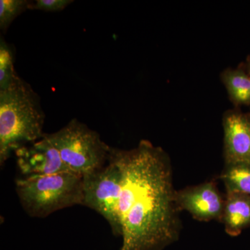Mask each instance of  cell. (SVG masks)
Returning <instances> with one entry per match:
<instances>
[{
    "mask_svg": "<svg viewBox=\"0 0 250 250\" xmlns=\"http://www.w3.org/2000/svg\"><path fill=\"white\" fill-rule=\"evenodd\" d=\"M108 160L122 174L121 250H164L177 241L182 223L167 153L142 140L129 150L111 147Z\"/></svg>",
    "mask_w": 250,
    "mask_h": 250,
    "instance_id": "obj_1",
    "label": "cell"
},
{
    "mask_svg": "<svg viewBox=\"0 0 250 250\" xmlns=\"http://www.w3.org/2000/svg\"><path fill=\"white\" fill-rule=\"evenodd\" d=\"M45 115L39 95L21 77L0 91V164L43 137Z\"/></svg>",
    "mask_w": 250,
    "mask_h": 250,
    "instance_id": "obj_2",
    "label": "cell"
},
{
    "mask_svg": "<svg viewBox=\"0 0 250 250\" xmlns=\"http://www.w3.org/2000/svg\"><path fill=\"white\" fill-rule=\"evenodd\" d=\"M16 190L22 208L33 218L83 205V179L71 172L18 179Z\"/></svg>",
    "mask_w": 250,
    "mask_h": 250,
    "instance_id": "obj_3",
    "label": "cell"
},
{
    "mask_svg": "<svg viewBox=\"0 0 250 250\" xmlns=\"http://www.w3.org/2000/svg\"><path fill=\"white\" fill-rule=\"evenodd\" d=\"M45 136L57 148L70 172L82 177L104 167L108 162L111 147L97 131L77 119Z\"/></svg>",
    "mask_w": 250,
    "mask_h": 250,
    "instance_id": "obj_4",
    "label": "cell"
},
{
    "mask_svg": "<svg viewBox=\"0 0 250 250\" xmlns=\"http://www.w3.org/2000/svg\"><path fill=\"white\" fill-rule=\"evenodd\" d=\"M83 205L100 213L109 224L113 234L121 236L119 205L122 174L118 166L108 160L104 167L82 177Z\"/></svg>",
    "mask_w": 250,
    "mask_h": 250,
    "instance_id": "obj_5",
    "label": "cell"
},
{
    "mask_svg": "<svg viewBox=\"0 0 250 250\" xmlns=\"http://www.w3.org/2000/svg\"><path fill=\"white\" fill-rule=\"evenodd\" d=\"M176 203L180 211L186 210L201 222L221 221L225 199L214 182L187 187L176 191Z\"/></svg>",
    "mask_w": 250,
    "mask_h": 250,
    "instance_id": "obj_6",
    "label": "cell"
},
{
    "mask_svg": "<svg viewBox=\"0 0 250 250\" xmlns=\"http://www.w3.org/2000/svg\"><path fill=\"white\" fill-rule=\"evenodd\" d=\"M17 165L24 177L70 172L57 148L45 137L15 152Z\"/></svg>",
    "mask_w": 250,
    "mask_h": 250,
    "instance_id": "obj_7",
    "label": "cell"
},
{
    "mask_svg": "<svg viewBox=\"0 0 250 250\" xmlns=\"http://www.w3.org/2000/svg\"><path fill=\"white\" fill-rule=\"evenodd\" d=\"M225 164H250V116L238 109L223 116Z\"/></svg>",
    "mask_w": 250,
    "mask_h": 250,
    "instance_id": "obj_8",
    "label": "cell"
},
{
    "mask_svg": "<svg viewBox=\"0 0 250 250\" xmlns=\"http://www.w3.org/2000/svg\"><path fill=\"white\" fill-rule=\"evenodd\" d=\"M221 223L231 236L241 234L250 228V195L239 192H227Z\"/></svg>",
    "mask_w": 250,
    "mask_h": 250,
    "instance_id": "obj_9",
    "label": "cell"
},
{
    "mask_svg": "<svg viewBox=\"0 0 250 250\" xmlns=\"http://www.w3.org/2000/svg\"><path fill=\"white\" fill-rule=\"evenodd\" d=\"M220 77L235 106H250V75L246 68L226 69Z\"/></svg>",
    "mask_w": 250,
    "mask_h": 250,
    "instance_id": "obj_10",
    "label": "cell"
},
{
    "mask_svg": "<svg viewBox=\"0 0 250 250\" xmlns=\"http://www.w3.org/2000/svg\"><path fill=\"white\" fill-rule=\"evenodd\" d=\"M220 179L226 192H239L250 195V164H225Z\"/></svg>",
    "mask_w": 250,
    "mask_h": 250,
    "instance_id": "obj_11",
    "label": "cell"
},
{
    "mask_svg": "<svg viewBox=\"0 0 250 250\" xmlns=\"http://www.w3.org/2000/svg\"><path fill=\"white\" fill-rule=\"evenodd\" d=\"M14 52L2 37L0 40V91L9 88L18 76L14 67Z\"/></svg>",
    "mask_w": 250,
    "mask_h": 250,
    "instance_id": "obj_12",
    "label": "cell"
},
{
    "mask_svg": "<svg viewBox=\"0 0 250 250\" xmlns=\"http://www.w3.org/2000/svg\"><path fill=\"white\" fill-rule=\"evenodd\" d=\"M31 1L27 0H1L0 1V29L6 31L15 19L27 9Z\"/></svg>",
    "mask_w": 250,
    "mask_h": 250,
    "instance_id": "obj_13",
    "label": "cell"
},
{
    "mask_svg": "<svg viewBox=\"0 0 250 250\" xmlns=\"http://www.w3.org/2000/svg\"><path fill=\"white\" fill-rule=\"evenodd\" d=\"M74 1L71 0H36L31 3L29 9L40 10L47 12L62 11Z\"/></svg>",
    "mask_w": 250,
    "mask_h": 250,
    "instance_id": "obj_14",
    "label": "cell"
},
{
    "mask_svg": "<svg viewBox=\"0 0 250 250\" xmlns=\"http://www.w3.org/2000/svg\"><path fill=\"white\" fill-rule=\"evenodd\" d=\"M246 70L250 75V56L247 60Z\"/></svg>",
    "mask_w": 250,
    "mask_h": 250,
    "instance_id": "obj_15",
    "label": "cell"
}]
</instances>
